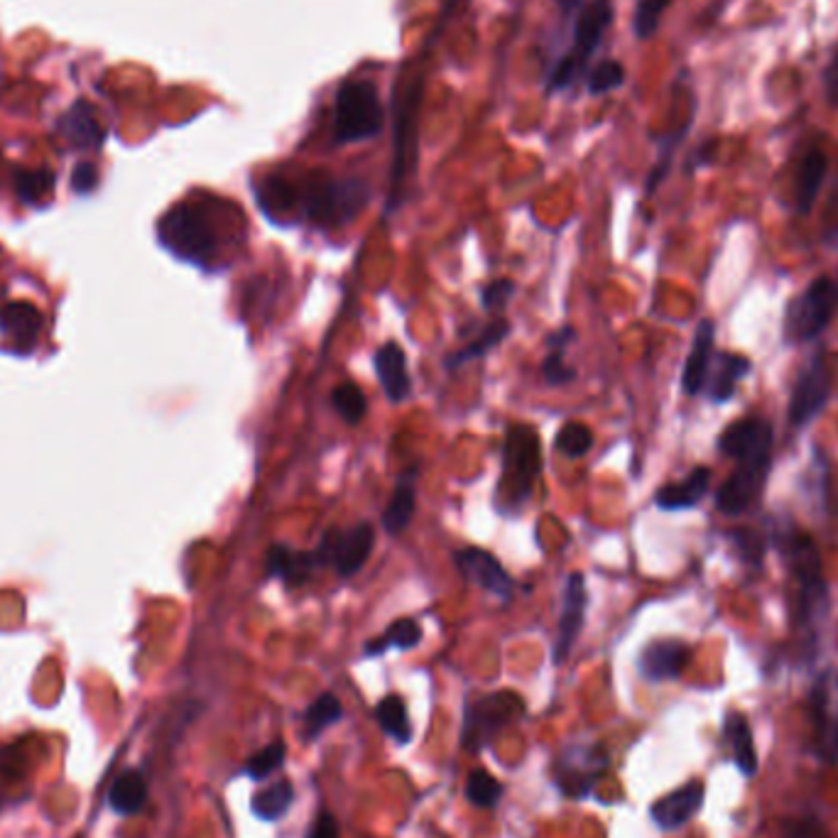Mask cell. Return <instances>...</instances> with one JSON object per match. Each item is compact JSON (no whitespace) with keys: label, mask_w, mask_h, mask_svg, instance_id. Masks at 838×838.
Masks as SVG:
<instances>
[{"label":"cell","mask_w":838,"mask_h":838,"mask_svg":"<svg viewBox=\"0 0 838 838\" xmlns=\"http://www.w3.org/2000/svg\"><path fill=\"white\" fill-rule=\"evenodd\" d=\"M772 424L765 420H740L721 434V452L738 464L716 493V507L726 515L746 513L758 501L772 464Z\"/></svg>","instance_id":"1"},{"label":"cell","mask_w":838,"mask_h":838,"mask_svg":"<svg viewBox=\"0 0 838 838\" xmlns=\"http://www.w3.org/2000/svg\"><path fill=\"white\" fill-rule=\"evenodd\" d=\"M157 234H160L162 246L169 253L201 267L211 265L218 258V248H221L216 218L204 204L187 201L172 206L162 216Z\"/></svg>","instance_id":"2"},{"label":"cell","mask_w":838,"mask_h":838,"mask_svg":"<svg viewBox=\"0 0 838 838\" xmlns=\"http://www.w3.org/2000/svg\"><path fill=\"white\" fill-rule=\"evenodd\" d=\"M371 187L363 179L309 177L297 187V214L319 226H344L366 209Z\"/></svg>","instance_id":"3"},{"label":"cell","mask_w":838,"mask_h":838,"mask_svg":"<svg viewBox=\"0 0 838 838\" xmlns=\"http://www.w3.org/2000/svg\"><path fill=\"white\" fill-rule=\"evenodd\" d=\"M542 473V442L530 424H517L507 432L503 446V471L497 483V505L503 513H515L530 501Z\"/></svg>","instance_id":"4"},{"label":"cell","mask_w":838,"mask_h":838,"mask_svg":"<svg viewBox=\"0 0 838 838\" xmlns=\"http://www.w3.org/2000/svg\"><path fill=\"white\" fill-rule=\"evenodd\" d=\"M383 103L368 79H351L336 91L334 142L351 145L371 140L383 130Z\"/></svg>","instance_id":"5"},{"label":"cell","mask_w":838,"mask_h":838,"mask_svg":"<svg viewBox=\"0 0 838 838\" xmlns=\"http://www.w3.org/2000/svg\"><path fill=\"white\" fill-rule=\"evenodd\" d=\"M613 22V6L611 0H591V3L581 10L574 26V45L566 57L559 62L550 77V89H566L572 87L581 69L586 67L591 55L597 52L601 45L605 30Z\"/></svg>","instance_id":"6"},{"label":"cell","mask_w":838,"mask_h":838,"mask_svg":"<svg viewBox=\"0 0 838 838\" xmlns=\"http://www.w3.org/2000/svg\"><path fill=\"white\" fill-rule=\"evenodd\" d=\"M838 312V285L831 277H819L789 302L785 314V336L787 342H811L817 338L834 314Z\"/></svg>","instance_id":"7"},{"label":"cell","mask_w":838,"mask_h":838,"mask_svg":"<svg viewBox=\"0 0 838 838\" xmlns=\"http://www.w3.org/2000/svg\"><path fill=\"white\" fill-rule=\"evenodd\" d=\"M522 711H525V703L515 691H495V694L473 701L466 709L464 746L471 752H479L491 743L495 733H501L505 726L517 721Z\"/></svg>","instance_id":"8"},{"label":"cell","mask_w":838,"mask_h":838,"mask_svg":"<svg viewBox=\"0 0 838 838\" xmlns=\"http://www.w3.org/2000/svg\"><path fill=\"white\" fill-rule=\"evenodd\" d=\"M831 393V375L826 361L819 356L799 373V381L792 391V403H789V420L795 427H807L817 420L819 412L829 403Z\"/></svg>","instance_id":"9"},{"label":"cell","mask_w":838,"mask_h":838,"mask_svg":"<svg viewBox=\"0 0 838 838\" xmlns=\"http://www.w3.org/2000/svg\"><path fill=\"white\" fill-rule=\"evenodd\" d=\"M324 564H329V540H326V534L314 550L307 552L293 550V546L287 544H273L270 550H267L265 574L283 579L289 586H299Z\"/></svg>","instance_id":"10"},{"label":"cell","mask_w":838,"mask_h":838,"mask_svg":"<svg viewBox=\"0 0 838 838\" xmlns=\"http://www.w3.org/2000/svg\"><path fill=\"white\" fill-rule=\"evenodd\" d=\"M329 540V564L342 579H351L366 566L375 546V528L371 522H358L348 530L326 534Z\"/></svg>","instance_id":"11"},{"label":"cell","mask_w":838,"mask_h":838,"mask_svg":"<svg viewBox=\"0 0 838 838\" xmlns=\"http://www.w3.org/2000/svg\"><path fill=\"white\" fill-rule=\"evenodd\" d=\"M586 581L581 574H569L566 589L562 597V609H559V623H556V640H554V662L562 664L569 654H572L574 642L584 628L586 621Z\"/></svg>","instance_id":"12"},{"label":"cell","mask_w":838,"mask_h":838,"mask_svg":"<svg viewBox=\"0 0 838 838\" xmlns=\"http://www.w3.org/2000/svg\"><path fill=\"white\" fill-rule=\"evenodd\" d=\"M454 562L471 584L493 593L497 599H510L515 591V581L505 572V566L497 559L481 550V546H466L454 554Z\"/></svg>","instance_id":"13"},{"label":"cell","mask_w":838,"mask_h":838,"mask_svg":"<svg viewBox=\"0 0 838 838\" xmlns=\"http://www.w3.org/2000/svg\"><path fill=\"white\" fill-rule=\"evenodd\" d=\"M45 329L42 312L30 302H10L0 307V334L18 354H30Z\"/></svg>","instance_id":"14"},{"label":"cell","mask_w":838,"mask_h":838,"mask_svg":"<svg viewBox=\"0 0 838 838\" xmlns=\"http://www.w3.org/2000/svg\"><path fill=\"white\" fill-rule=\"evenodd\" d=\"M57 136L77 150H96L106 140V128L89 101H77L59 116Z\"/></svg>","instance_id":"15"},{"label":"cell","mask_w":838,"mask_h":838,"mask_svg":"<svg viewBox=\"0 0 838 838\" xmlns=\"http://www.w3.org/2000/svg\"><path fill=\"white\" fill-rule=\"evenodd\" d=\"M691 650L682 640H654L640 654V674L650 682H670L684 672Z\"/></svg>","instance_id":"16"},{"label":"cell","mask_w":838,"mask_h":838,"mask_svg":"<svg viewBox=\"0 0 838 838\" xmlns=\"http://www.w3.org/2000/svg\"><path fill=\"white\" fill-rule=\"evenodd\" d=\"M703 795H707V787H703L701 782H689L684 787L674 789L672 795L662 797L658 805L652 807L650 814L654 824H658L664 831L679 829V826H684L701 809Z\"/></svg>","instance_id":"17"},{"label":"cell","mask_w":838,"mask_h":838,"mask_svg":"<svg viewBox=\"0 0 838 838\" xmlns=\"http://www.w3.org/2000/svg\"><path fill=\"white\" fill-rule=\"evenodd\" d=\"M375 375L391 403H405L412 393V381L407 371V356L400 344L387 342L375 351Z\"/></svg>","instance_id":"18"},{"label":"cell","mask_w":838,"mask_h":838,"mask_svg":"<svg viewBox=\"0 0 838 838\" xmlns=\"http://www.w3.org/2000/svg\"><path fill=\"white\" fill-rule=\"evenodd\" d=\"M415 510H417V466H412L405 473H400L391 501H387L385 505V513H383L385 532L393 534V538L403 534L410 528L412 517H415Z\"/></svg>","instance_id":"19"},{"label":"cell","mask_w":838,"mask_h":838,"mask_svg":"<svg viewBox=\"0 0 838 838\" xmlns=\"http://www.w3.org/2000/svg\"><path fill=\"white\" fill-rule=\"evenodd\" d=\"M750 371V361L738 354H723V351H713L707 383H703V393H707L713 403H728L733 397L738 381Z\"/></svg>","instance_id":"20"},{"label":"cell","mask_w":838,"mask_h":838,"mask_svg":"<svg viewBox=\"0 0 838 838\" xmlns=\"http://www.w3.org/2000/svg\"><path fill=\"white\" fill-rule=\"evenodd\" d=\"M713 336H716L713 324L709 319H703L694 334V344H691V351L684 363V373H682V387L691 397L703 393V383H707L709 363L713 356Z\"/></svg>","instance_id":"21"},{"label":"cell","mask_w":838,"mask_h":838,"mask_svg":"<svg viewBox=\"0 0 838 838\" xmlns=\"http://www.w3.org/2000/svg\"><path fill=\"white\" fill-rule=\"evenodd\" d=\"M711 483V469L699 466L689 473L684 481L662 485V489L654 493V503L662 510H687L694 507L703 495L709 491Z\"/></svg>","instance_id":"22"},{"label":"cell","mask_w":838,"mask_h":838,"mask_svg":"<svg viewBox=\"0 0 838 838\" xmlns=\"http://www.w3.org/2000/svg\"><path fill=\"white\" fill-rule=\"evenodd\" d=\"M723 738L728 748L733 750V760L743 775H756L758 770V752L752 746V731L743 713L731 711L723 721Z\"/></svg>","instance_id":"23"},{"label":"cell","mask_w":838,"mask_h":838,"mask_svg":"<svg viewBox=\"0 0 838 838\" xmlns=\"http://www.w3.org/2000/svg\"><path fill=\"white\" fill-rule=\"evenodd\" d=\"M826 169H829V160L821 150H809L805 155V160L799 165L797 181H795V194H797V209L801 214H807L814 201L819 197V189L824 185Z\"/></svg>","instance_id":"24"},{"label":"cell","mask_w":838,"mask_h":838,"mask_svg":"<svg viewBox=\"0 0 838 838\" xmlns=\"http://www.w3.org/2000/svg\"><path fill=\"white\" fill-rule=\"evenodd\" d=\"M145 799H148V782H145L142 772L138 770L120 772L111 789H108V805H111L114 811L124 814V817L138 814L145 807Z\"/></svg>","instance_id":"25"},{"label":"cell","mask_w":838,"mask_h":838,"mask_svg":"<svg viewBox=\"0 0 838 838\" xmlns=\"http://www.w3.org/2000/svg\"><path fill=\"white\" fill-rule=\"evenodd\" d=\"M507 334H510V324H507L505 317L491 319L469 346L459 348V351H454V354L446 356V368L454 371L459 366H466V363H471V361L483 358L485 354H489V351H493L495 346H501Z\"/></svg>","instance_id":"26"},{"label":"cell","mask_w":838,"mask_h":838,"mask_svg":"<svg viewBox=\"0 0 838 838\" xmlns=\"http://www.w3.org/2000/svg\"><path fill=\"white\" fill-rule=\"evenodd\" d=\"M814 699H817L814 709H817V726H819V752L826 760L834 762L838 758V709L831 711L834 697L821 682L817 687V697Z\"/></svg>","instance_id":"27"},{"label":"cell","mask_w":838,"mask_h":838,"mask_svg":"<svg viewBox=\"0 0 838 838\" xmlns=\"http://www.w3.org/2000/svg\"><path fill=\"white\" fill-rule=\"evenodd\" d=\"M295 801V787L279 780L270 787H263L258 795L253 797V814L260 821H277L283 819Z\"/></svg>","instance_id":"28"},{"label":"cell","mask_w":838,"mask_h":838,"mask_svg":"<svg viewBox=\"0 0 838 838\" xmlns=\"http://www.w3.org/2000/svg\"><path fill=\"white\" fill-rule=\"evenodd\" d=\"M420 640H422L420 623L412 621V618H403V621H395L391 628H387L381 638L371 640L366 645V654L368 658H375V654H385L391 648L412 650L415 645H420Z\"/></svg>","instance_id":"29"},{"label":"cell","mask_w":838,"mask_h":838,"mask_svg":"<svg viewBox=\"0 0 838 838\" xmlns=\"http://www.w3.org/2000/svg\"><path fill=\"white\" fill-rule=\"evenodd\" d=\"M375 719H378L383 731L393 740H397L400 746H405L412 740V721L407 713V703L400 697H385L378 703V709H375Z\"/></svg>","instance_id":"30"},{"label":"cell","mask_w":838,"mask_h":838,"mask_svg":"<svg viewBox=\"0 0 838 838\" xmlns=\"http://www.w3.org/2000/svg\"><path fill=\"white\" fill-rule=\"evenodd\" d=\"M55 189V175L52 169L38 167V169H18L16 175V191L18 197L26 204H40L50 197Z\"/></svg>","instance_id":"31"},{"label":"cell","mask_w":838,"mask_h":838,"mask_svg":"<svg viewBox=\"0 0 838 838\" xmlns=\"http://www.w3.org/2000/svg\"><path fill=\"white\" fill-rule=\"evenodd\" d=\"M332 403H334V410L342 415L346 424H351V427H354V424H361L368 412V400L356 383L336 385L332 393Z\"/></svg>","instance_id":"32"},{"label":"cell","mask_w":838,"mask_h":838,"mask_svg":"<svg viewBox=\"0 0 838 838\" xmlns=\"http://www.w3.org/2000/svg\"><path fill=\"white\" fill-rule=\"evenodd\" d=\"M593 446V434L581 422H566L562 430L556 432L554 448L559 454H564L566 459H581L591 452Z\"/></svg>","instance_id":"33"},{"label":"cell","mask_w":838,"mask_h":838,"mask_svg":"<svg viewBox=\"0 0 838 838\" xmlns=\"http://www.w3.org/2000/svg\"><path fill=\"white\" fill-rule=\"evenodd\" d=\"M466 797L471 805H476L481 809H491L497 805V799L503 797V785L497 782L491 772L476 768L469 775Z\"/></svg>","instance_id":"34"},{"label":"cell","mask_w":838,"mask_h":838,"mask_svg":"<svg viewBox=\"0 0 838 838\" xmlns=\"http://www.w3.org/2000/svg\"><path fill=\"white\" fill-rule=\"evenodd\" d=\"M342 716H344V711H342V703H338V699L334 694H322L305 713L307 736L309 738L319 736L322 731H326V728L334 726L338 719H342Z\"/></svg>","instance_id":"35"},{"label":"cell","mask_w":838,"mask_h":838,"mask_svg":"<svg viewBox=\"0 0 838 838\" xmlns=\"http://www.w3.org/2000/svg\"><path fill=\"white\" fill-rule=\"evenodd\" d=\"M670 6V0H638L633 30L640 40H650L660 28V18Z\"/></svg>","instance_id":"36"},{"label":"cell","mask_w":838,"mask_h":838,"mask_svg":"<svg viewBox=\"0 0 838 838\" xmlns=\"http://www.w3.org/2000/svg\"><path fill=\"white\" fill-rule=\"evenodd\" d=\"M625 79V69L621 62H613V59H605L597 69L591 71L589 77V93L591 96H603L613 89H618Z\"/></svg>","instance_id":"37"},{"label":"cell","mask_w":838,"mask_h":838,"mask_svg":"<svg viewBox=\"0 0 838 838\" xmlns=\"http://www.w3.org/2000/svg\"><path fill=\"white\" fill-rule=\"evenodd\" d=\"M283 760H285V746L273 743L255 752V756L246 762V775L253 777V780H265L267 775H273L279 765H283Z\"/></svg>","instance_id":"38"},{"label":"cell","mask_w":838,"mask_h":838,"mask_svg":"<svg viewBox=\"0 0 838 838\" xmlns=\"http://www.w3.org/2000/svg\"><path fill=\"white\" fill-rule=\"evenodd\" d=\"M513 295H515L513 279H493V283L481 287V305L485 312H503Z\"/></svg>","instance_id":"39"},{"label":"cell","mask_w":838,"mask_h":838,"mask_svg":"<svg viewBox=\"0 0 838 838\" xmlns=\"http://www.w3.org/2000/svg\"><path fill=\"white\" fill-rule=\"evenodd\" d=\"M542 375L546 383L566 385L576 378V371L564 363V351H550V356H546L542 366Z\"/></svg>","instance_id":"40"},{"label":"cell","mask_w":838,"mask_h":838,"mask_svg":"<svg viewBox=\"0 0 838 838\" xmlns=\"http://www.w3.org/2000/svg\"><path fill=\"white\" fill-rule=\"evenodd\" d=\"M99 185V169H96L91 162H81L75 167L71 172V189L77 194H89Z\"/></svg>","instance_id":"41"},{"label":"cell","mask_w":838,"mask_h":838,"mask_svg":"<svg viewBox=\"0 0 838 838\" xmlns=\"http://www.w3.org/2000/svg\"><path fill=\"white\" fill-rule=\"evenodd\" d=\"M309 838H338V826L332 814H319V819L312 826Z\"/></svg>","instance_id":"42"},{"label":"cell","mask_w":838,"mask_h":838,"mask_svg":"<svg viewBox=\"0 0 838 838\" xmlns=\"http://www.w3.org/2000/svg\"><path fill=\"white\" fill-rule=\"evenodd\" d=\"M787 838H829V834H826L824 826H819L817 821H801Z\"/></svg>","instance_id":"43"},{"label":"cell","mask_w":838,"mask_h":838,"mask_svg":"<svg viewBox=\"0 0 838 838\" xmlns=\"http://www.w3.org/2000/svg\"><path fill=\"white\" fill-rule=\"evenodd\" d=\"M574 338H576V332L572 329V326H562V329L550 336V344L546 346H550V351H566V346L572 344Z\"/></svg>","instance_id":"44"},{"label":"cell","mask_w":838,"mask_h":838,"mask_svg":"<svg viewBox=\"0 0 838 838\" xmlns=\"http://www.w3.org/2000/svg\"><path fill=\"white\" fill-rule=\"evenodd\" d=\"M826 93H829V99L838 106V52L834 57L831 67L826 69Z\"/></svg>","instance_id":"45"}]
</instances>
